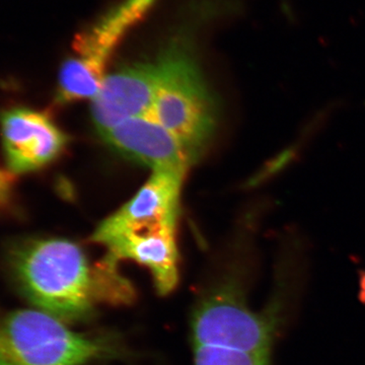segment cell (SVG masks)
Instances as JSON below:
<instances>
[{
	"instance_id": "cell-11",
	"label": "cell",
	"mask_w": 365,
	"mask_h": 365,
	"mask_svg": "<svg viewBox=\"0 0 365 365\" xmlns=\"http://www.w3.org/2000/svg\"><path fill=\"white\" fill-rule=\"evenodd\" d=\"M309 145V144L304 139L297 136L294 141L281 148L273 157L269 158L267 162L264 163L260 169L247 179V181L242 184V188L245 190L261 188L264 185L282 176L285 172L300 162L304 150Z\"/></svg>"
},
{
	"instance_id": "cell-9",
	"label": "cell",
	"mask_w": 365,
	"mask_h": 365,
	"mask_svg": "<svg viewBox=\"0 0 365 365\" xmlns=\"http://www.w3.org/2000/svg\"><path fill=\"white\" fill-rule=\"evenodd\" d=\"M102 137L124 157L153 170L185 175L192 163L176 136L150 116L125 120Z\"/></svg>"
},
{
	"instance_id": "cell-2",
	"label": "cell",
	"mask_w": 365,
	"mask_h": 365,
	"mask_svg": "<svg viewBox=\"0 0 365 365\" xmlns=\"http://www.w3.org/2000/svg\"><path fill=\"white\" fill-rule=\"evenodd\" d=\"M158 58L160 83L148 116L174 134L195 163L215 131V100L186 39L172 41Z\"/></svg>"
},
{
	"instance_id": "cell-1",
	"label": "cell",
	"mask_w": 365,
	"mask_h": 365,
	"mask_svg": "<svg viewBox=\"0 0 365 365\" xmlns=\"http://www.w3.org/2000/svg\"><path fill=\"white\" fill-rule=\"evenodd\" d=\"M9 263L26 299L64 322L86 318L101 300L124 304L133 297L128 281L101 263L91 268L83 249L68 240L24 242L11 252Z\"/></svg>"
},
{
	"instance_id": "cell-13",
	"label": "cell",
	"mask_w": 365,
	"mask_h": 365,
	"mask_svg": "<svg viewBox=\"0 0 365 365\" xmlns=\"http://www.w3.org/2000/svg\"><path fill=\"white\" fill-rule=\"evenodd\" d=\"M340 108V104H330L319 108L313 114L309 115L306 121L302 122L297 136L311 144L316 137L325 129L327 125L330 122L331 118L333 117L334 113L338 111Z\"/></svg>"
},
{
	"instance_id": "cell-5",
	"label": "cell",
	"mask_w": 365,
	"mask_h": 365,
	"mask_svg": "<svg viewBox=\"0 0 365 365\" xmlns=\"http://www.w3.org/2000/svg\"><path fill=\"white\" fill-rule=\"evenodd\" d=\"M277 314L255 313L239 290L228 287L211 295L194 316V346L237 350L269 357Z\"/></svg>"
},
{
	"instance_id": "cell-10",
	"label": "cell",
	"mask_w": 365,
	"mask_h": 365,
	"mask_svg": "<svg viewBox=\"0 0 365 365\" xmlns=\"http://www.w3.org/2000/svg\"><path fill=\"white\" fill-rule=\"evenodd\" d=\"M185 175L173 170H153L143 188L123 207L104 220L93 235L162 223L177 225L180 191Z\"/></svg>"
},
{
	"instance_id": "cell-8",
	"label": "cell",
	"mask_w": 365,
	"mask_h": 365,
	"mask_svg": "<svg viewBox=\"0 0 365 365\" xmlns=\"http://www.w3.org/2000/svg\"><path fill=\"white\" fill-rule=\"evenodd\" d=\"M160 76V64L157 58L123 67L106 76L91 107L101 136L125 120L150 114Z\"/></svg>"
},
{
	"instance_id": "cell-14",
	"label": "cell",
	"mask_w": 365,
	"mask_h": 365,
	"mask_svg": "<svg viewBox=\"0 0 365 365\" xmlns=\"http://www.w3.org/2000/svg\"><path fill=\"white\" fill-rule=\"evenodd\" d=\"M14 176L11 173L0 169V209H6L11 204Z\"/></svg>"
},
{
	"instance_id": "cell-12",
	"label": "cell",
	"mask_w": 365,
	"mask_h": 365,
	"mask_svg": "<svg viewBox=\"0 0 365 365\" xmlns=\"http://www.w3.org/2000/svg\"><path fill=\"white\" fill-rule=\"evenodd\" d=\"M195 365H269V357L222 348L194 346Z\"/></svg>"
},
{
	"instance_id": "cell-7",
	"label": "cell",
	"mask_w": 365,
	"mask_h": 365,
	"mask_svg": "<svg viewBox=\"0 0 365 365\" xmlns=\"http://www.w3.org/2000/svg\"><path fill=\"white\" fill-rule=\"evenodd\" d=\"M4 155L9 173L25 174L56 160L67 136L49 115L29 108H13L0 116Z\"/></svg>"
},
{
	"instance_id": "cell-6",
	"label": "cell",
	"mask_w": 365,
	"mask_h": 365,
	"mask_svg": "<svg viewBox=\"0 0 365 365\" xmlns=\"http://www.w3.org/2000/svg\"><path fill=\"white\" fill-rule=\"evenodd\" d=\"M175 235L176 225L162 223L93 235L91 241L107 249L103 262L110 267L117 269L118 262L132 260L148 268L158 294L167 295L179 282V252Z\"/></svg>"
},
{
	"instance_id": "cell-3",
	"label": "cell",
	"mask_w": 365,
	"mask_h": 365,
	"mask_svg": "<svg viewBox=\"0 0 365 365\" xmlns=\"http://www.w3.org/2000/svg\"><path fill=\"white\" fill-rule=\"evenodd\" d=\"M104 340L74 332L40 309H20L0 322V365H90L111 355Z\"/></svg>"
},
{
	"instance_id": "cell-4",
	"label": "cell",
	"mask_w": 365,
	"mask_h": 365,
	"mask_svg": "<svg viewBox=\"0 0 365 365\" xmlns=\"http://www.w3.org/2000/svg\"><path fill=\"white\" fill-rule=\"evenodd\" d=\"M157 0H122L76 36L72 54L59 72V104L95 98L106 78V67L128 33L150 13Z\"/></svg>"
}]
</instances>
